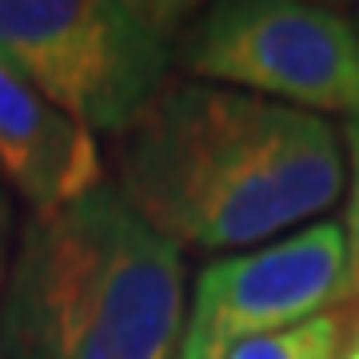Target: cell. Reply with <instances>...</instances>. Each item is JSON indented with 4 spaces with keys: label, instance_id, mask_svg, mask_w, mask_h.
I'll list each match as a JSON object with an SVG mask.
<instances>
[{
    "label": "cell",
    "instance_id": "6da1fadb",
    "mask_svg": "<svg viewBox=\"0 0 359 359\" xmlns=\"http://www.w3.org/2000/svg\"><path fill=\"white\" fill-rule=\"evenodd\" d=\"M344 136L327 116L208 80H168L116 136V188L176 248H259L335 208Z\"/></svg>",
    "mask_w": 359,
    "mask_h": 359
},
{
    "label": "cell",
    "instance_id": "277c9868",
    "mask_svg": "<svg viewBox=\"0 0 359 359\" xmlns=\"http://www.w3.org/2000/svg\"><path fill=\"white\" fill-rule=\"evenodd\" d=\"M192 80L240 88L316 116H359V28L299 0H224L176 40Z\"/></svg>",
    "mask_w": 359,
    "mask_h": 359
},
{
    "label": "cell",
    "instance_id": "3957f363",
    "mask_svg": "<svg viewBox=\"0 0 359 359\" xmlns=\"http://www.w3.org/2000/svg\"><path fill=\"white\" fill-rule=\"evenodd\" d=\"M192 4L0 0V52L92 136H120L164 88Z\"/></svg>",
    "mask_w": 359,
    "mask_h": 359
},
{
    "label": "cell",
    "instance_id": "52a82bcc",
    "mask_svg": "<svg viewBox=\"0 0 359 359\" xmlns=\"http://www.w3.org/2000/svg\"><path fill=\"white\" fill-rule=\"evenodd\" d=\"M228 359H344V311L335 308L283 332L244 339Z\"/></svg>",
    "mask_w": 359,
    "mask_h": 359
},
{
    "label": "cell",
    "instance_id": "30bf717a",
    "mask_svg": "<svg viewBox=\"0 0 359 359\" xmlns=\"http://www.w3.org/2000/svg\"><path fill=\"white\" fill-rule=\"evenodd\" d=\"M339 311H344V359H359V299H347Z\"/></svg>",
    "mask_w": 359,
    "mask_h": 359
},
{
    "label": "cell",
    "instance_id": "5b68a950",
    "mask_svg": "<svg viewBox=\"0 0 359 359\" xmlns=\"http://www.w3.org/2000/svg\"><path fill=\"white\" fill-rule=\"evenodd\" d=\"M351 299L344 224L320 219L252 252L212 259L196 276L176 359H228L244 339L316 320Z\"/></svg>",
    "mask_w": 359,
    "mask_h": 359
},
{
    "label": "cell",
    "instance_id": "7a4b0ae2",
    "mask_svg": "<svg viewBox=\"0 0 359 359\" xmlns=\"http://www.w3.org/2000/svg\"><path fill=\"white\" fill-rule=\"evenodd\" d=\"M184 252L112 180L28 212L0 292V359H176Z\"/></svg>",
    "mask_w": 359,
    "mask_h": 359
},
{
    "label": "cell",
    "instance_id": "9c48e42d",
    "mask_svg": "<svg viewBox=\"0 0 359 359\" xmlns=\"http://www.w3.org/2000/svg\"><path fill=\"white\" fill-rule=\"evenodd\" d=\"M16 236H20V224H16L13 192H8L4 180H0V292H4V280H8V264H13V252H16Z\"/></svg>",
    "mask_w": 359,
    "mask_h": 359
},
{
    "label": "cell",
    "instance_id": "ba28073f",
    "mask_svg": "<svg viewBox=\"0 0 359 359\" xmlns=\"http://www.w3.org/2000/svg\"><path fill=\"white\" fill-rule=\"evenodd\" d=\"M344 152H347V259H351V299H359V116L355 120H344Z\"/></svg>",
    "mask_w": 359,
    "mask_h": 359
},
{
    "label": "cell",
    "instance_id": "8992f818",
    "mask_svg": "<svg viewBox=\"0 0 359 359\" xmlns=\"http://www.w3.org/2000/svg\"><path fill=\"white\" fill-rule=\"evenodd\" d=\"M0 180L28 212H56L96 192L104 160L96 136L65 116L0 52Z\"/></svg>",
    "mask_w": 359,
    "mask_h": 359
}]
</instances>
